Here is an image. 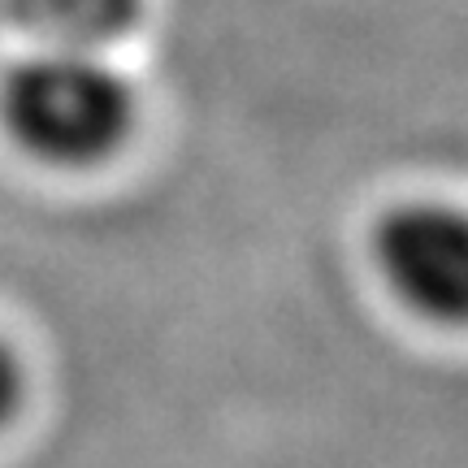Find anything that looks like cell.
I'll return each instance as SVG.
<instances>
[{
	"instance_id": "1",
	"label": "cell",
	"mask_w": 468,
	"mask_h": 468,
	"mask_svg": "<svg viewBox=\"0 0 468 468\" xmlns=\"http://www.w3.org/2000/svg\"><path fill=\"white\" fill-rule=\"evenodd\" d=\"M134 126V87L101 52L35 48L0 74V131L44 169L109 165Z\"/></svg>"
},
{
	"instance_id": "2",
	"label": "cell",
	"mask_w": 468,
	"mask_h": 468,
	"mask_svg": "<svg viewBox=\"0 0 468 468\" xmlns=\"http://www.w3.org/2000/svg\"><path fill=\"white\" fill-rule=\"evenodd\" d=\"M373 265L412 317L468 330V208L442 200L395 204L373 226Z\"/></svg>"
},
{
	"instance_id": "3",
	"label": "cell",
	"mask_w": 468,
	"mask_h": 468,
	"mask_svg": "<svg viewBox=\"0 0 468 468\" xmlns=\"http://www.w3.org/2000/svg\"><path fill=\"white\" fill-rule=\"evenodd\" d=\"M9 22L35 48L104 52L144 17V0H5Z\"/></svg>"
},
{
	"instance_id": "4",
	"label": "cell",
	"mask_w": 468,
	"mask_h": 468,
	"mask_svg": "<svg viewBox=\"0 0 468 468\" xmlns=\"http://www.w3.org/2000/svg\"><path fill=\"white\" fill-rule=\"evenodd\" d=\"M27 399V365L9 338L0 335V430H9Z\"/></svg>"
}]
</instances>
